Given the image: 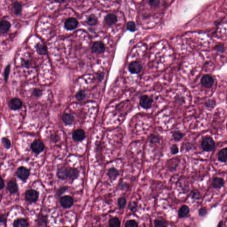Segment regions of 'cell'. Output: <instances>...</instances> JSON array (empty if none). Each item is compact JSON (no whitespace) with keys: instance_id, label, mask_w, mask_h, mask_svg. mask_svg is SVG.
<instances>
[{"instance_id":"6da1fadb","label":"cell","mask_w":227,"mask_h":227,"mask_svg":"<svg viewBox=\"0 0 227 227\" xmlns=\"http://www.w3.org/2000/svg\"><path fill=\"white\" fill-rule=\"evenodd\" d=\"M201 145L204 151L210 152L214 149L215 144L212 138L208 137H206L203 139Z\"/></svg>"},{"instance_id":"7a4b0ae2","label":"cell","mask_w":227,"mask_h":227,"mask_svg":"<svg viewBox=\"0 0 227 227\" xmlns=\"http://www.w3.org/2000/svg\"><path fill=\"white\" fill-rule=\"evenodd\" d=\"M79 22L74 17H70L67 19L65 22V28L66 30L72 31L74 30L78 27Z\"/></svg>"},{"instance_id":"3957f363","label":"cell","mask_w":227,"mask_h":227,"mask_svg":"<svg viewBox=\"0 0 227 227\" xmlns=\"http://www.w3.org/2000/svg\"><path fill=\"white\" fill-rule=\"evenodd\" d=\"M44 148V145L43 142L40 140L34 141L31 145V149L34 153L37 154H40L43 151Z\"/></svg>"},{"instance_id":"277c9868","label":"cell","mask_w":227,"mask_h":227,"mask_svg":"<svg viewBox=\"0 0 227 227\" xmlns=\"http://www.w3.org/2000/svg\"><path fill=\"white\" fill-rule=\"evenodd\" d=\"M92 52L97 54H101L105 51V46L102 42L96 41L91 47Z\"/></svg>"},{"instance_id":"5b68a950","label":"cell","mask_w":227,"mask_h":227,"mask_svg":"<svg viewBox=\"0 0 227 227\" xmlns=\"http://www.w3.org/2000/svg\"><path fill=\"white\" fill-rule=\"evenodd\" d=\"M39 194L38 192L33 189L28 190L25 194L26 199L30 202H35L38 200Z\"/></svg>"},{"instance_id":"8992f818","label":"cell","mask_w":227,"mask_h":227,"mask_svg":"<svg viewBox=\"0 0 227 227\" xmlns=\"http://www.w3.org/2000/svg\"><path fill=\"white\" fill-rule=\"evenodd\" d=\"M142 66L140 62L133 61L130 63L129 66V70L131 73L138 74L142 70Z\"/></svg>"},{"instance_id":"52a82bcc","label":"cell","mask_w":227,"mask_h":227,"mask_svg":"<svg viewBox=\"0 0 227 227\" xmlns=\"http://www.w3.org/2000/svg\"><path fill=\"white\" fill-rule=\"evenodd\" d=\"M153 100L147 96H143L141 98L140 104L144 109H148L152 106Z\"/></svg>"},{"instance_id":"ba28073f","label":"cell","mask_w":227,"mask_h":227,"mask_svg":"<svg viewBox=\"0 0 227 227\" xmlns=\"http://www.w3.org/2000/svg\"><path fill=\"white\" fill-rule=\"evenodd\" d=\"M73 199L69 196H65L61 197L60 200V204L63 208L67 209L72 207L73 204Z\"/></svg>"},{"instance_id":"9c48e42d","label":"cell","mask_w":227,"mask_h":227,"mask_svg":"<svg viewBox=\"0 0 227 227\" xmlns=\"http://www.w3.org/2000/svg\"><path fill=\"white\" fill-rule=\"evenodd\" d=\"M17 175L19 178L22 180L25 181L28 178L30 174L29 170L27 168L21 166L17 169Z\"/></svg>"},{"instance_id":"30bf717a","label":"cell","mask_w":227,"mask_h":227,"mask_svg":"<svg viewBox=\"0 0 227 227\" xmlns=\"http://www.w3.org/2000/svg\"><path fill=\"white\" fill-rule=\"evenodd\" d=\"M201 83L204 87L209 88L211 87L214 83V80L212 76L209 75H205L202 77Z\"/></svg>"},{"instance_id":"8fae6325","label":"cell","mask_w":227,"mask_h":227,"mask_svg":"<svg viewBox=\"0 0 227 227\" xmlns=\"http://www.w3.org/2000/svg\"><path fill=\"white\" fill-rule=\"evenodd\" d=\"M85 138V133L82 129H77L73 133V139L75 141H82Z\"/></svg>"},{"instance_id":"7c38bea8","label":"cell","mask_w":227,"mask_h":227,"mask_svg":"<svg viewBox=\"0 0 227 227\" xmlns=\"http://www.w3.org/2000/svg\"><path fill=\"white\" fill-rule=\"evenodd\" d=\"M22 105V101L18 98L12 99L9 103V106L10 108L13 110H18L20 109Z\"/></svg>"},{"instance_id":"4fadbf2b","label":"cell","mask_w":227,"mask_h":227,"mask_svg":"<svg viewBox=\"0 0 227 227\" xmlns=\"http://www.w3.org/2000/svg\"><path fill=\"white\" fill-rule=\"evenodd\" d=\"M117 17L115 14H108L104 18V20L107 25L108 26H112L115 25L117 22Z\"/></svg>"},{"instance_id":"5bb4252c","label":"cell","mask_w":227,"mask_h":227,"mask_svg":"<svg viewBox=\"0 0 227 227\" xmlns=\"http://www.w3.org/2000/svg\"><path fill=\"white\" fill-rule=\"evenodd\" d=\"M57 176L60 179H66L68 178V170L64 167L59 168L57 171Z\"/></svg>"},{"instance_id":"9a60e30c","label":"cell","mask_w":227,"mask_h":227,"mask_svg":"<svg viewBox=\"0 0 227 227\" xmlns=\"http://www.w3.org/2000/svg\"><path fill=\"white\" fill-rule=\"evenodd\" d=\"M11 24L6 20H2L0 22V33H6L10 28Z\"/></svg>"},{"instance_id":"2e32d148","label":"cell","mask_w":227,"mask_h":227,"mask_svg":"<svg viewBox=\"0 0 227 227\" xmlns=\"http://www.w3.org/2000/svg\"><path fill=\"white\" fill-rule=\"evenodd\" d=\"M224 180L221 178H215L212 180V186L215 189L220 188L224 186Z\"/></svg>"},{"instance_id":"e0dca14e","label":"cell","mask_w":227,"mask_h":227,"mask_svg":"<svg viewBox=\"0 0 227 227\" xmlns=\"http://www.w3.org/2000/svg\"><path fill=\"white\" fill-rule=\"evenodd\" d=\"M190 210L188 206L186 205H183L179 211V217L180 218H183L186 217L189 214Z\"/></svg>"},{"instance_id":"ac0fdd59","label":"cell","mask_w":227,"mask_h":227,"mask_svg":"<svg viewBox=\"0 0 227 227\" xmlns=\"http://www.w3.org/2000/svg\"><path fill=\"white\" fill-rule=\"evenodd\" d=\"M62 120L66 125H71L74 121V117L70 114H65L62 116Z\"/></svg>"},{"instance_id":"d6986e66","label":"cell","mask_w":227,"mask_h":227,"mask_svg":"<svg viewBox=\"0 0 227 227\" xmlns=\"http://www.w3.org/2000/svg\"><path fill=\"white\" fill-rule=\"evenodd\" d=\"M86 22L89 25H96L98 22V18L95 14H92L88 17Z\"/></svg>"},{"instance_id":"ffe728a7","label":"cell","mask_w":227,"mask_h":227,"mask_svg":"<svg viewBox=\"0 0 227 227\" xmlns=\"http://www.w3.org/2000/svg\"><path fill=\"white\" fill-rule=\"evenodd\" d=\"M7 189L11 194H15L17 191L18 187L15 181H11L8 183Z\"/></svg>"},{"instance_id":"44dd1931","label":"cell","mask_w":227,"mask_h":227,"mask_svg":"<svg viewBox=\"0 0 227 227\" xmlns=\"http://www.w3.org/2000/svg\"><path fill=\"white\" fill-rule=\"evenodd\" d=\"M79 171L75 168H70L69 170H68V177L72 180H74L77 178L79 176Z\"/></svg>"},{"instance_id":"7402d4cb","label":"cell","mask_w":227,"mask_h":227,"mask_svg":"<svg viewBox=\"0 0 227 227\" xmlns=\"http://www.w3.org/2000/svg\"><path fill=\"white\" fill-rule=\"evenodd\" d=\"M13 226L15 227H25L28 226V223L26 220L19 218L16 220L13 223Z\"/></svg>"},{"instance_id":"603a6c76","label":"cell","mask_w":227,"mask_h":227,"mask_svg":"<svg viewBox=\"0 0 227 227\" xmlns=\"http://www.w3.org/2000/svg\"><path fill=\"white\" fill-rule=\"evenodd\" d=\"M36 49L37 52L40 55H45L47 54V48L45 45L42 44L38 43L36 46Z\"/></svg>"},{"instance_id":"cb8c5ba5","label":"cell","mask_w":227,"mask_h":227,"mask_svg":"<svg viewBox=\"0 0 227 227\" xmlns=\"http://www.w3.org/2000/svg\"><path fill=\"white\" fill-rule=\"evenodd\" d=\"M227 148L221 149L218 154V160L222 162H227Z\"/></svg>"},{"instance_id":"d4e9b609","label":"cell","mask_w":227,"mask_h":227,"mask_svg":"<svg viewBox=\"0 0 227 227\" xmlns=\"http://www.w3.org/2000/svg\"><path fill=\"white\" fill-rule=\"evenodd\" d=\"M118 174H119V173H118V171L114 168L109 169L107 172V175H108V177L112 180L113 181L115 180Z\"/></svg>"},{"instance_id":"484cf974","label":"cell","mask_w":227,"mask_h":227,"mask_svg":"<svg viewBox=\"0 0 227 227\" xmlns=\"http://www.w3.org/2000/svg\"><path fill=\"white\" fill-rule=\"evenodd\" d=\"M120 224V220L117 218H112L109 220V225L111 227H119Z\"/></svg>"},{"instance_id":"4316f807","label":"cell","mask_w":227,"mask_h":227,"mask_svg":"<svg viewBox=\"0 0 227 227\" xmlns=\"http://www.w3.org/2000/svg\"><path fill=\"white\" fill-rule=\"evenodd\" d=\"M13 7H14L15 14L17 15H19L22 12V5L18 2H15L13 4Z\"/></svg>"},{"instance_id":"83f0119b","label":"cell","mask_w":227,"mask_h":227,"mask_svg":"<svg viewBox=\"0 0 227 227\" xmlns=\"http://www.w3.org/2000/svg\"><path fill=\"white\" fill-rule=\"evenodd\" d=\"M154 226L156 227H166L167 226V223L164 219H157L154 222Z\"/></svg>"},{"instance_id":"f1b7e54d","label":"cell","mask_w":227,"mask_h":227,"mask_svg":"<svg viewBox=\"0 0 227 227\" xmlns=\"http://www.w3.org/2000/svg\"><path fill=\"white\" fill-rule=\"evenodd\" d=\"M126 200L123 197H120L117 201V204L120 209H123L126 205Z\"/></svg>"},{"instance_id":"f546056e","label":"cell","mask_w":227,"mask_h":227,"mask_svg":"<svg viewBox=\"0 0 227 227\" xmlns=\"http://www.w3.org/2000/svg\"><path fill=\"white\" fill-rule=\"evenodd\" d=\"M173 139L176 141H179L184 137V134L179 131H175L173 134Z\"/></svg>"},{"instance_id":"4dcf8cb0","label":"cell","mask_w":227,"mask_h":227,"mask_svg":"<svg viewBox=\"0 0 227 227\" xmlns=\"http://www.w3.org/2000/svg\"><path fill=\"white\" fill-rule=\"evenodd\" d=\"M127 29L132 32L136 31V27L135 23L133 21H129L127 24Z\"/></svg>"},{"instance_id":"1f68e13d","label":"cell","mask_w":227,"mask_h":227,"mask_svg":"<svg viewBox=\"0 0 227 227\" xmlns=\"http://www.w3.org/2000/svg\"><path fill=\"white\" fill-rule=\"evenodd\" d=\"M85 96H86V94L83 91H79V92H77L75 96L76 99L80 101H82L83 99H84Z\"/></svg>"},{"instance_id":"d6a6232c","label":"cell","mask_w":227,"mask_h":227,"mask_svg":"<svg viewBox=\"0 0 227 227\" xmlns=\"http://www.w3.org/2000/svg\"><path fill=\"white\" fill-rule=\"evenodd\" d=\"M125 227H138V224L135 220H128L125 223Z\"/></svg>"},{"instance_id":"836d02e7","label":"cell","mask_w":227,"mask_h":227,"mask_svg":"<svg viewBox=\"0 0 227 227\" xmlns=\"http://www.w3.org/2000/svg\"><path fill=\"white\" fill-rule=\"evenodd\" d=\"M2 142L3 144L4 147L6 149L9 148L11 146L10 141L6 138H3L2 139Z\"/></svg>"},{"instance_id":"e575fe53","label":"cell","mask_w":227,"mask_h":227,"mask_svg":"<svg viewBox=\"0 0 227 227\" xmlns=\"http://www.w3.org/2000/svg\"><path fill=\"white\" fill-rule=\"evenodd\" d=\"M67 187L66 186L62 187L60 188L58 190H57V194L58 196H61V195L63 194L64 193L66 192L67 190Z\"/></svg>"},{"instance_id":"d590c367","label":"cell","mask_w":227,"mask_h":227,"mask_svg":"<svg viewBox=\"0 0 227 227\" xmlns=\"http://www.w3.org/2000/svg\"><path fill=\"white\" fill-rule=\"evenodd\" d=\"M171 152L173 154H176L179 152L178 148L176 145H173L171 148Z\"/></svg>"},{"instance_id":"8d00e7d4","label":"cell","mask_w":227,"mask_h":227,"mask_svg":"<svg viewBox=\"0 0 227 227\" xmlns=\"http://www.w3.org/2000/svg\"><path fill=\"white\" fill-rule=\"evenodd\" d=\"M149 4L153 7H157L159 5L160 0H149Z\"/></svg>"},{"instance_id":"74e56055","label":"cell","mask_w":227,"mask_h":227,"mask_svg":"<svg viewBox=\"0 0 227 227\" xmlns=\"http://www.w3.org/2000/svg\"><path fill=\"white\" fill-rule=\"evenodd\" d=\"M199 216L201 217H205L207 214V211L205 208H202L199 210Z\"/></svg>"},{"instance_id":"f35d334b","label":"cell","mask_w":227,"mask_h":227,"mask_svg":"<svg viewBox=\"0 0 227 227\" xmlns=\"http://www.w3.org/2000/svg\"><path fill=\"white\" fill-rule=\"evenodd\" d=\"M10 68V67L9 65L7 66V67L5 68V71H4V77L5 81H7L8 80Z\"/></svg>"},{"instance_id":"ab89813d","label":"cell","mask_w":227,"mask_h":227,"mask_svg":"<svg viewBox=\"0 0 227 227\" xmlns=\"http://www.w3.org/2000/svg\"><path fill=\"white\" fill-rule=\"evenodd\" d=\"M42 222L44 226H46L47 224V218L46 217L43 216L40 219V220H39V225H40V226H42Z\"/></svg>"},{"instance_id":"60d3db41","label":"cell","mask_w":227,"mask_h":227,"mask_svg":"<svg viewBox=\"0 0 227 227\" xmlns=\"http://www.w3.org/2000/svg\"><path fill=\"white\" fill-rule=\"evenodd\" d=\"M137 205L134 202H131L129 205V209L132 211H134L137 209Z\"/></svg>"},{"instance_id":"b9f144b4","label":"cell","mask_w":227,"mask_h":227,"mask_svg":"<svg viewBox=\"0 0 227 227\" xmlns=\"http://www.w3.org/2000/svg\"><path fill=\"white\" fill-rule=\"evenodd\" d=\"M150 142L151 143H154L157 142L159 141V138H157V136L155 135H152L150 138Z\"/></svg>"},{"instance_id":"7bdbcfd3","label":"cell","mask_w":227,"mask_h":227,"mask_svg":"<svg viewBox=\"0 0 227 227\" xmlns=\"http://www.w3.org/2000/svg\"><path fill=\"white\" fill-rule=\"evenodd\" d=\"M34 95L36 97H39L41 96L42 91L39 89H36L34 91Z\"/></svg>"},{"instance_id":"ee69618b","label":"cell","mask_w":227,"mask_h":227,"mask_svg":"<svg viewBox=\"0 0 227 227\" xmlns=\"http://www.w3.org/2000/svg\"><path fill=\"white\" fill-rule=\"evenodd\" d=\"M4 186V183L3 180L0 177V189H2L3 188Z\"/></svg>"},{"instance_id":"f6af8a7d","label":"cell","mask_w":227,"mask_h":227,"mask_svg":"<svg viewBox=\"0 0 227 227\" xmlns=\"http://www.w3.org/2000/svg\"><path fill=\"white\" fill-rule=\"evenodd\" d=\"M55 1L56 2L59 3H62L65 1L66 0H55Z\"/></svg>"},{"instance_id":"bcb514c9","label":"cell","mask_w":227,"mask_h":227,"mask_svg":"<svg viewBox=\"0 0 227 227\" xmlns=\"http://www.w3.org/2000/svg\"><path fill=\"white\" fill-rule=\"evenodd\" d=\"M219 227H221L223 226V222L222 221H220L218 225V226Z\"/></svg>"}]
</instances>
